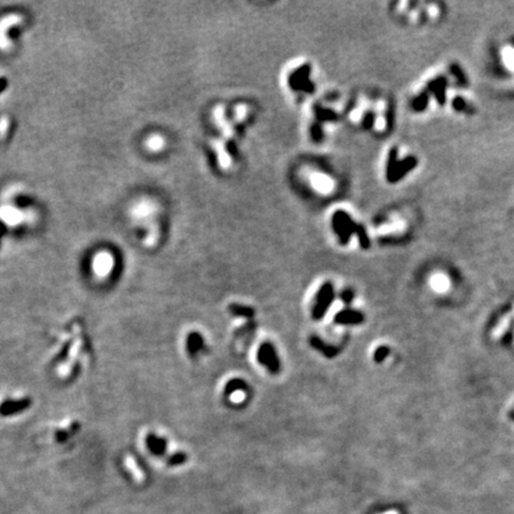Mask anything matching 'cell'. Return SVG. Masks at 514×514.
<instances>
[{
    "label": "cell",
    "instance_id": "cell-6",
    "mask_svg": "<svg viewBox=\"0 0 514 514\" xmlns=\"http://www.w3.org/2000/svg\"><path fill=\"white\" fill-rule=\"evenodd\" d=\"M203 346H204V340L202 334H199L198 332H192L187 337V350L189 355L194 356L199 350L203 349Z\"/></svg>",
    "mask_w": 514,
    "mask_h": 514
},
{
    "label": "cell",
    "instance_id": "cell-5",
    "mask_svg": "<svg viewBox=\"0 0 514 514\" xmlns=\"http://www.w3.org/2000/svg\"><path fill=\"white\" fill-rule=\"evenodd\" d=\"M147 445L149 448V450L151 453H154L155 455H162L166 453V440L160 438V437L155 435H149L147 438Z\"/></svg>",
    "mask_w": 514,
    "mask_h": 514
},
{
    "label": "cell",
    "instance_id": "cell-4",
    "mask_svg": "<svg viewBox=\"0 0 514 514\" xmlns=\"http://www.w3.org/2000/svg\"><path fill=\"white\" fill-rule=\"evenodd\" d=\"M30 405V401L28 400H19V401H6L0 407V413L2 414H13L16 412H19L21 410H24L25 407H28Z\"/></svg>",
    "mask_w": 514,
    "mask_h": 514
},
{
    "label": "cell",
    "instance_id": "cell-1",
    "mask_svg": "<svg viewBox=\"0 0 514 514\" xmlns=\"http://www.w3.org/2000/svg\"><path fill=\"white\" fill-rule=\"evenodd\" d=\"M333 288L331 283H325L320 288L316 297V306L312 311V316L315 319H320L325 315L327 308L330 307L331 302L333 300Z\"/></svg>",
    "mask_w": 514,
    "mask_h": 514
},
{
    "label": "cell",
    "instance_id": "cell-10",
    "mask_svg": "<svg viewBox=\"0 0 514 514\" xmlns=\"http://www.w3.org/2000/svg\"><path fill=\"white\" fill-rule=\"evenodd\" d=\"M446 285H448L446 280L443 279V278H436L435 280H433V286H435L436 289H438V290L446 289Z\"/></svg>",
    "mask_w": 514,
    "mask_h": 514
},
{
    "label": "cell",
    "instance_id": "cell-7",
    "mask_svg": "<svg viewBox=\"0 0 514 514\" xmlns=\"http://www.w3.org/2000/svg\"><path fill=\"white\" fill-rule=\"evenodd\" d=\"M247 384L240 378H233V380L229 381L227 386H225V394L228 395H233L237 394V393H242L247 389Z\"/></svg>",
    "mask_w": 514,
    "mask_h": 514
},
{
    "label": "cell",
    "instance_id": "cell-13",
    "mask_svg": "<svg viewBox=\"0 0 514 514\" xmlns=\"http://www.w3.org/2000/svg\"><path fill=\"white\" fill-rule=\"evenodd\" d=\"M352 297H353V295H352V293L350 290H345V292H343V293H342V300L345 301L346 304H349V302L352 300Z\"/></svg>",
    "mask_w": 514,
    "mask_h": 514
},
{
    "label": "cell",
    "instance_id": "cell-11",
    "mask_svg": "<svg viewBox=\"0 0 514 514\" xmlns=\"http://www.w3.org/2000/svg\"><path fill=\"white\" fill-rule=\"evenodd\" d=\"M387 353L388 349L386 348V346H380V348L376 350V352H375V360H376L377 362H380V361H382L386 356H387Z\"/></svg>",
    "mask_w": 514,
    "mask_h": 514
},
{
    "label": "cell",
    "instance_id": "cell-12",
    "mask_svg": "<svg viewBox=\"0 0 514 514\" xmlns=\"http://www.w3.org/2000/svg\"><path fill=\"white\" fill-rule=\"evenodd\" d=\"M185 461H186L185 454H176L174 455V456H171V458L169 459V463L170 464H181V463H184Z\"/></svg>",
    "mask_w": 514,
    "mask_h": 514
},
{
    "label": "cell",
    "instance_id": "cell-2",
    "mask_svg": "<svg viewBox=\"0 0 514 514\" xmlns=\"http://www.w3.org/2000/svg\"><path fill=\"white\" fill-rule=\"evenodd\" d=\"M257 359L260 361L261 364H263L264 367H267L269 371L273 374H276L280 369V362H279V357L276 355L275 349L273 348L272 344L269 343H264L260 346L257 352Z\"/></svg>",
    "mask_w": 514,
    "mask_h": 514
},
{
    "label": "cell",
    "instance_id": "cell-3",
    "mask_svg": "<svg viewBox=\"0 0 514 514\" xmlns=\"http://www.w3.org/2000/svg\"><path fill=\"white\" fill-rule=\"evenodd\" d=\"M363 320L362 313L357 311H351V309H344L341 311L334 318V322L337 324H359Z\"/></svg>",
    "mask_w": 514,
    "mask_h": 514
},
{
    "label": "cell",
    "instance_id": "cell-8",
    "mask_svg": "<svg viewBox=\"0 0 514 514\" xmlns=\"http://www.w3.org/2000/svg\"><path fill=\"white\" fill-rule=\"evenodd\" d=\"M230 312H231L233 316L244 317V318H250V317L254 316L253 308L248 307V306H242V305H237V304H233V305L230 306Z\"/></svg>",
    "mask_w": 514,
    "mask_h": 514
},
{
    "label": "cell",
    "instance_id": "cell-9",
    "mask_svg": "<svg viewBox=\"0 0 514 514\" xmlns=\"http://www.w3.org/2000/svg\"><path fill=\"white\" fill-rule=\"evenodd\" d=\"M313 342V345H316V348L317 349H319L320 351H323V353H325V355L327 356H332L333 355V351H334V349L332 348H329V346H326V345H324V343H322L320 341L317 340V338H315V340H312Z\"/></svg>",
    "mask_w": 514,
    "mask_h": 514
},
{
    "label": "cell",
    "instance_id": "cell-14",
    "mask_svg": "<svg viewBox=\"0 0 514 514\" xmlns=\"http://www.w3.org/2000/svg\"><path fill=\"white\" fill-rule=\"evenodd\" d=\"M382 514H400V513L398 511H388V512H385Z\"/></svg>",
    "mask_w": 514,
    "mask_h": 514
}]
</instances>
